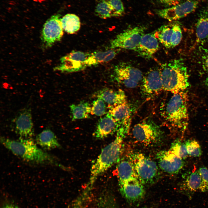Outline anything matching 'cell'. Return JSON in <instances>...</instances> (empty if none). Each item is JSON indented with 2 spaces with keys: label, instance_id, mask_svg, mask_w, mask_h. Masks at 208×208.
I'll use <instances>...</instances> for the list:
<instances>
[{
  "label": "cell",
  "instance_id": "obj_1",
  "mask_svg": "<svg viewBox=\"0 0 208 208\" xmlns=\"http://www.w3.org/2000/svg\"><path fill=\"white\" fill-rule=\"evenodd\" d=\"M129 127H120L114 140L103 148L92 165L88 184V189L92 186L98 177L117 162L119 159L123 140Z\"/></svg>",
  "mask_w": 208,
  "mask_h": 208
},
{
  "label": "cell",
  "instance_id": "obj_2",
  "mask_svg": "<svg viewBox=\"0 0 208 208\" xmlns=\"http://www.w3.org/2000/svg\"><path fill=\"white\" fill-rule=\"evenodd\" d=\"M0 141L14 155L26 161L40 164H56L54 157L38 148L31 138H20L15 140L1 137Z\"/></svg>",
  "mask_w": 208,
  "mask_h": 208
},
{
  "label": "cell",
  "instance_id": "obj_3",
  "mask_svg": "<svg viewBox=\"0 0 208 208\" xmlns=\"http://www.w3.org/2000/svg\"><path fill=\"white\" fill-rule=\"evenodd\" d=\"M159 70L163 90L176 94L185 91L189 86L187 68L182 59L163 64Z\"/></svg>",
  "mask_w": 208,
  "mask_h": 208
},
{
  "label": "cell",
  "instance_id": "obj_4",
  "mask_svg": "<svg viewBox=\"0 0 208 208\" xmlns=\"http://www.w3.org/2000/svg\"><path fill=\"white\" fill-rule=\"evenodd\" d=\"M187 100L185 91L173 94L161 109V115L167 122L182 130L187 127L189 120Z\"/></svg>",
  "mask_w": 208,
  "mask_h": 208
},
{
  "label": "cell",
  "instance_id": "obj_5",
  "mask_svg": "<svg viewBox=\"0 0 208 208\" xmlns=\"http://www.w3.org/2000/svg\"><path fill=\"white\" fill-rule=\"evenodd\" d=\"M129 158L133 164L139 181L143 185L153 183L158 172L156 164L150 158L139 153L131 155Z\"/></svg>",
  "mask_w": 208,
  "mask_h": 208
},
{
  "label": "cell",
  "instance_id": "obj_6",
  "mask_svg": "<svg viewBox=\"0 0 208 208\" xmlns=\"http://www.w3.org/2000/svg\"><path fill=\"white\" fill-rule=\"evenodd\" d=\"M134 138L146 145L155 144L162 141L163 133L159 127L151 120H146L135 125L132 129Z\"/></svg>",
  "mask_w": 208,
  "mask_h": 208
},
{
  "label": "cell",
  "instance_id": "obj_7",
  "mask_svg": "<svg viewBox=\"0 0 208 208\" xmlns=\"http://www.w3.org/2000/svg\"><path fill=\"white\" fill-rule=\"evenodd\" d=\"M144 28L136 26L127 29L118 34L110 43L111 49L122 48L135 51L144 34Z\"/></svg>",
  "mask_w": 208,
  "mask_h": 208
},
{
  "label": "cell",
  "instance_id": "obj_8",
  "mask_svg": "<svg viewBox=\"0 0 208 208\" xmlns=\"http://www.w3.org/2000/svg\"><path fill=\"white\" fill-rule=\"evenodd\" d=\"M114 74L116 81L125 87L134 88L140 83L143 76L138 68L127 63H122L115 67Z\"/></svg>",
  "mask_w": 208,
  "mask_h": 208
},
{
  "label": "cell",
  "instance_id": "obj_9",
  "mask_svg": "<svg viewBox=\"0 0 208 208\" xmlns=\"http://www.w3.org/2000/svg\"><path fill=\"white\" fill-rule=\"evenodd\" d=\"M60 15L52 16L45 22L43 26L41 39L47 47L52 46L55 42L60 41L63 35V29L61 22Z\"/></svg>",
  "mask_w": 208,
  "mask_h": 208
},
{
  "label": "cell",
  "instance_id": "obj_10",
  "mask_svg": "<svg viewBox=\"0 0 208 208\" xmlns=\"http://www.w3.org/2000/svg\"><path fill=\"white\" fill-rule=\"evenodd\" d=\"M90 53L73 51L62 57L60 63L54 68L55 71L63 73L78 72L85 69V61Z\"/></svg>",
  "mask_w": 208,
  "mask_h": 208
},
{
  "label": "cell",
  "instance_id": "obj_11",
  "mask_svg": "<svg viewBox=\"0 0 208 208\" xmlns=\"http://www.w3.org/2000/svg\"><path fill=\"white\" fill-rule=\"evenodd\" d=\"M163 90L159 69H151L143 77L141 82L142 96L145 98H151L158 94Z\"/></svg>",
  "mask_w": 208,
  "mask_h": 208
},
{
  "label": "cell",
  "instance_id": "obj_12",
  "mask_svg": "<svg viewBox=\"0 0 208 208\" xmlns=\"http://www.w3.org/2000/svg\"><path fill=\"white\" fill-rule=\"evenodd\" d=\"M198 3L196 1L187 0L176 5L157 10L155 12L158 15L164 19L170 21H175L183 18L194 11Z\"/></svg>",
  "mask_w": 208,
  "mask_h": 208
},
{
  "label": "cell",
  "instance_id": "obj_13",
  "mask_svg": "<svg viewBox=\"0 0 208 208\" xmlns=\"http://www.w3.org/2000/svg\"><path fill=\"white\" fill-rule=\"evenodd\" d=\"M155 35L159 41L167 49L178 45L182 39L181 28L177 24L164 25L155 31Z\"/></svg>",
  "mask_w": 208,
  "mask_h": 208
},
{
  "label": "cell",
  "instance_id": "obj_14",
  "mask_svg": "<svg viewBox=\"0 0 208 208\" xmlns=\"http://www.w3.org/2000/svg\"><path fill=\"white\" fill-rule=\"evenodd\" d=\"M16 133L20 138H31L34 134V125L30 109H22L13 120Z\"/></svg>",
  "mask_w": 208,
  "mask_h": 208
},
{
  "label": "cell",
  "instance_id": "obj_15",
  "mask_svg": "<svg viewBox=\"0 0 208 208\" xmlns=\"http://www.w3.org/2000/svg\"><path fill=\"white\" fill-rule=\"evenodd\" d=\"M157 158L160 168L169 174L178 173L184 166L183 159L169 150L160 151L157 154Z\"/></svg>",
  "mask_w": 208,
  "mask_h": 208
},
{
  "label": "cell",
  "instance_id": "obj_16",
  "mask_svg": "<svg viewBox=\"0 0 208 208\" xmlns=\"http://www.w3.org/2000/svg\"><path fill=\"white\" fill-rule=\"evenodd\" d=\"M120 192L127 202L131 204L138 203L144 198L145 191L143 185L138 179L119 185Z\"/></svg>",
  "mask_w": 208,
  "mask_h": 208
},
{
  "label": "cell",
  "instance_id": "obj_17",
  "mask_svg": "<svg viewBox=\"0 0 208 208\" xmlns=\"http://www.w3.org/2000/svg\"><path fill=\"white\" fill-rule=\"evenodd\" d=\"M119 127L118 123L107 112L99 120L93 136L97 139H103L116 133Z\"/></svg>",
  "mask_w": 208,
  "mask_h": 208
},
{
  "label": "cell",
  "instance_id": "obj_18",
  "mask_svg": "<svg viewBox=\"0 0 208 208\" xmlns=\"http://www.w3.org/2000/svg\"><path fill=\"white\" fill-rule=\"evenodd\" d=\"M159 42L154 34H144L135 51L141 57L150 59L159 49Z\"/></svg>",
  "mask_w": 208,
  "mask_h": 208
},
{
  "label": "cell",
  "instance_id": "obj_19",
  "mask_svg": "<svg viewBox=\"0 0 208 208\" xmlns=\"http://www.w3.org/2000/svg\"><path fill=\"white\" fill-rule=\"evenodd\" d=\"M97 98L102 99L108 107L114 106L127 102V96L121 89L115 90L108 88L102 89L95 94Z\"/></svg>",
  "mask_w": 208,
  "mask_h": 208
},
{
  "label": "cell",
  "instance_id": "obj_20",
  "mask_svg": "<svg viewBox=\"0 0 208 208\" xmlns=\"http://www.w3.org/2000/svg\"><path fill=\"white\" fill-rule=\"evenodd\" d=\"M109 113L119 126L130 125L132 109L127 102L112 107H108Z\"/></svg>",
  "mask_w": 208,
  "mask_h": 208
},
{
  "label": "cell",
  "instance_id": "obj_21",
  "mask_svg": "<svg viewBox=\"0 0 208 208\" xmlns=\"http://www.w3.org/2000/svg\"><path fill=\"white\" fill-rule=\"evenodd\" d=\"M117 173L119 185L138 179L134 166L129 158L124 159L120 161L117 167Z\"/></svg>",
  "mask_w": 208,
  "mask_h": 208
},
{
  "label": "cell",
  "instance_id": "obj_22",
  "mask_svg": "<svg viewBox=\"0 0 208 208\" xmlns=\"http://www.w3.org/2000/svg\"><path fill=\"white\" fill-rule=\"evenodd\" d=\"M36 141L43 149L51 150L60 147V145L54 133L50 129L43 130L36 136Z\"/></svg>",
  "mask_w": 208,
  "mask_h": 208
},
{
  "label": "cell",
  "instance_id": "obj_23",
  "mask_svg": "<svg viewBox=\"0 0 208 208\" xmlns=\"http://www.w3.org/2000/svg\"><path fill=\"white\" fill-rule=\"evenodd\" d=\"M117 53L115 49H112L90 53L85 61L86 66V68L110 61L115 57Z\"/></svg>",
  "mask_w": 208,
  "mask_h": 208
},
{
  "label": "cell",
  "instance_id": "obj_24",
  "mask_svg": "<svg viewBox=\"0 0 208 208\" xmlns=\"http://www.w3.org/2000/svg\"><path fill=\"white\" fill-rule=\"evenodd\" d=\"M196 42L203 44L208 39V9H204L200 13L196 28Z\"/></svg>",
  "mask_w": 208,
  "mask_h": 208
},
{
  "label": "cell",
  "instance_id": "obj_25",
  "mask_svg": "<svg viewBox=\"0 0 208 208\" xmlns=\"http://www.w3.org/2000/svg\"><path fill=\"white\" fill-rule=\"evenodd\" d=\"M202 183L198 170L190 172L183 181L180 187L183 192L187 194H192L200 190Z\"/></svg>",
  "mask_w": 208,
  "mask_h": 208
},
{
  "label": "cell",
  "instance_id": "obj_26",
  "mask_svg": "<svg viewBox=\"0 0 208 208\" xmlns=\"http://www.w3.org/2000/svg\"><path fill=\"white\" fill-rule=\"evenodd\" d=\"M70 109L73 120L88 118L90 114L91 105L88 102L81 101L77 104H72Z\"/></svg>",
  "mask_w": 208,
  "mask_h": 208
},
{
  "label": "cell",
  "instance_id": "obj_27",
  "mask_svg": "<svg viewBox=\"0 0 208 208\" xmlns=\"http://www.w3.org/2000/svg\"><path fill=\"white\" fill-rule=\"evenodd\" d=\"M61 22L63 30L69 34H74L80 29V19L75 14H66L61 18Z\"/></svg>",
  "mask_w": 208,
  "mask_h": 208
},
{
  "label": "cell",
  "instance_id": "obj_28",
  "mask_svg": "<svg viewBox=\"0 0 208 208\" xmlns=\"http://www.w3.org/2000/svg\"><path fill=\"white\" fill-rule=\"evenodd\" d=\"M95 14L102 18L105 19L112 16V9L109 0H101L96 5Z\"/></svg>",
  "mask_w": 208,
  "mask_h": 208
},
{
  "label": "cell",
  "instance_id": "obj_29",
  "mask_svg": "<svg viewBox=\"0 0 208 208\" xmlns=\"http://www.w3.org/2000/svg\"><path fill=\"white\" fill-rule=\"evenodd\" d=\"M169 150L175 155L184 159L188 155L185 143L183 142L180 139L175 140L172 143Z\"/></svg>",
  "mask_w": 208,
  "mask_h": 208
},
{
  "label": "cell",
  "instance_id": "obj_30",
  "mask_svg": "<svg viewBox=\"0 0 208 208\" xmlns=\"http://www.w3.org/2000/svg\"><path fill=\"white\" fill-rule=\"evenodd\" d=\"M185 144L188 155L194 157H199L202 155L200 146L196 140H188L185 142Z\"/></svg>",
  "mask_w": 208,
  "mask_h": 208
},
{
  "label": "cell",
  "instance_id": "obj_31",
  "mask_svg": "<svg viewBox=\"0 0 208 208\" xmlns=\"http://www.w3.org/2000/svg\"><path fill=\"white\" fill-rule=\"evenodd\" d=\"M105 103L103 100L99 98L94 101L91 105L90 114L97 116L105 115L107 112Z\"/></svg>",
  "mask_w": 208,
  "mask_h": 208
},
{
  "label": "cell",
  "instance_id": "obj_32",
  "mask_svg": "<svg viewBox=\"0 0 208 208\" xmlns=\"http://www.w3.org/2000/svg\"><path fill=\"white\" fill-rule=\"evenodd\" d=\"M112 9V16L118 17L124 14L125 9L121 0H109Z\"/></svg>",
  "mask_w": 208,
  "mask_h": 208
},
{
  "label": "cell",
  "instance_id": "obj_33",
  "mask_svg": "<svg viewBox=\"0 0 208 208\" xmlns=\"http://www.w3.org/2000/svg\"><path fill=\"white\" fill-rule=\"evenodd\" d=\"M198 171L202 180L200 190L203 192L208 191V169L205 167H201Z\"/></svg>",
  "mask_w": 208,
  "mask_h": 208
},
{
  "label": "cell",
  "instance_id": "obj_34",
  "mask_svg": "<svg viewBox=\"0 0 208 208\" xmlns=\"http://www.w3.org/2000/svg\"><path fill=\"white\" fill-rule=\"evenodd\" d=\"M159 1L164 6L170 7L179 4L181 0H159Z\"/></svg>",
  "mask_w": 208,
  "mask_h": 208
},
{
  "label": "cell",
  "instance_id": "obj_35",
  "mask_svg": "<svg viewBox=\"0 0 208 208\" xmlns=\"http://www.w3.org/2000/svg\"><path fill=\"white\" fill-rule=\"evenodd\" d=\"M203 66L204 69L208 72V50L203 57Z\"/></svg>",
  "mask_w": 208,
  "mask_h": 208
},
{
  "label": "cell",
  "instance_id": "obj_36",
  "mask_svg": "<svg viewBox=\"0 0 208 208\" xmlns=\"http://www.w3.org/2000/svg\"><path fill=\"white\" fill-rule=\"evenodd\" d=\"M3 208H18V207L12 204H7L4 206Z\"/></svg>",
  "mask_w": 208,
  "mask_h": 208
},
{
  "label": "cell",
  "instance_id": "obj_37",
  "mask_svg": "<svg viewBox=\"0 0 208 208\" xmlns=\"http://www.w3.org/2000/svg\"><path fill=\"white\" fill-rule=\"evenodd\" d=\"M205 83L206 85L208 87V75L207 77L206 78V79L205 81Z\"/></svg>",
  "mask_w": 208,
  "mask_h": 208
},
{
  "label": "cell",
  "instance_id": "obj_38",
  "mask_svg": "<svg viewBox=\"0 0 208 208\" xmlns=\"http://www.w3.org/2000/svg\"><path fill=\"white\" fill-rule=\"evenodd\" d=\"M142 208H147V207H142Z\"/></svg>",
  "mask_w": 208,
  "mask_h": 208
}]
</instances>
